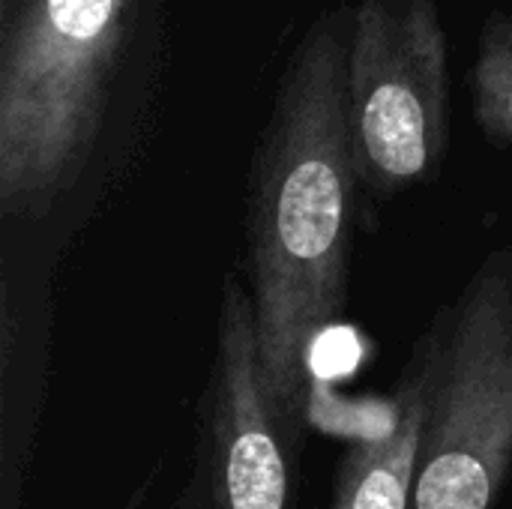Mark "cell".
<instances>
[{"label":"cell","mask_w":512,"mask_h":509,"mask_svg":"<svg viewBox=\"0 0 512 509\" xmlns=\"http://www.w3.org/2000/svg\"><path fill=\"white\" fill-rule=\"evenodd\" d=\"M345 15L321 18L276 93L255 159L249 252L264 384L294 438L309 402V354L348 300V246L360 180L348 111Z\"/></svg>","instance_id":"1"},{"label":"cell","mask_w":512,"mask_h":509,"mask_svg":"<svg viewBox=\"0 0 512 509\" xmlns=\"http://www.w3.org/2000/svg\"><path fill=\"white\" fill-rule=\"evenodd\" d=\"M135 0H27L3 24L0 210L42 213L78 174L129 39Z\"/></svg>","instance_id":"2"},{"label":"cell","mask_w":512,"mask_h":509,"mask_svg":"<svg viewBox=\"0 0 512 509\" xmlns=\"http://www.w3.org/2000/svg\"><path fill=\"white\" fill-rule=\"evenodd\" d=\"M429 396L408 509H495L512 477V249L423 333Z\"/></svg>","instance_id":"3"},{"label":"cell","mask_w":512,"mask_h":509,"mask_svg":"<svg viewBox=\"0 0 512 509\" xmlns=\"http://www.w3.org/2000/svg\"><path fill=\"white\" fill-rule=\"evenodd\" d=\"M447 33L438 0H360L348 42V111L360 180L396 195L447 150Z\"/></svg>","instance_id":"4"},{"label":"cell","mask_w":512,"mask_h":509,"mask_svg":"<svg viewBox=\"0 0 512 509\" xmlns=\"http://www.w3.org/2000/svg\"><path fill=\"white\" fill-rule=\"evenodd\" d=\"M288 447L258 360L255 300L237 279H225L201 438L207 509H291Z\"/></svg>","instance_id":"5"},{"label":"cell","mask_w":512,"mask_h":509,"mask_svg":"<svg viewBox=\"0 0 512 509\" xmlns=\"http://www.w3.org/2000/svg\"><path fill=\"white\" fill-rule=\"evenodd\" d=\"M429 396V345L420 336L393 390L390 423L354 441L336 471L330 509H408Z\"/></svg>","instance_id":"6"},{"label":"cell","mask_w":512,"mask_h":509,"mask_svg":"<svg viewBox=\"0 0 512 509\" xmlns=\"http://www.w3.org/2000/svg\"><path fill=\"white\" fill-rule=\"evenodd\" d=\"M474 120L501 150H512V15L492 12L471 69Z\"/></svg>","instance_id":"7"}]
</instances>
